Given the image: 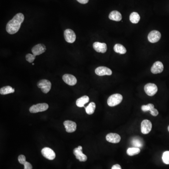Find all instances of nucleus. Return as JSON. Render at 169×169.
Here are the masks:
<instances>
[{"label":"nucleus","instance_id":"obj_15","mask_svg":"<svg viewBox=\"0 0 169 169\" xmlns=\"http://www.w3.org/2000/svg\"><path fill=\"white\" fill-rule=\"evenodd\" d=\"M164 65L162 62L157 61L155 62L151 68V72L153 74H158L161 73L164 70Z\"/></svg>","mask_w":169,"mask_h":169},{"label":"nucleus","instance_id":"obj_25","mask_svg":"<svg viewBox=\"0 0 169 169\" xmlns=\"http://www.w3.org/2000/svg\"><path fill=\"white\" fill-rule=\"evenodd\" d=\"M140 150L138 148H129L127 150V154L128 156H134L138 155L140 153Z\"/></svg>","mask_w":169,"mask_h":169},{"label":"nucleus","instance_id":"obj_6","mask_svg":"<svg viewBox=\"0 0 169 169\" xmlns=\"http://www.w3.org/2000/svg\"><path fill=\"white\" fill-rule=\"evenodd\" d=\"M64 37L65 41L70 43L75 42L76 38V36L74 31L70 29H67L64 31Z\"/></svg>","mask_w":169,"mask_h":169},{"label":"nucleus","instance_id":"obj_23","mask_svg":"<svg viewBox=\"0 0 169 169\" xmlns=\"http://www.w3.org/2000/svg\"><path fill=\"white\" fill-rule=\"evenodd\" d=\"M140 20V16L137 12H134L130 15V20L132 23L137 24Z\"/></svg>","mask_w":169,"mask_h":169},{"label":"nucleus","instance_id":"obj_29","mask_svg":"<svg viewBox=\"0 0 169 169\" xmlns=\"http://www.w3.org/2000/svg\"><path fill=\"white\" fill-rule=\"evenodd\" d=\"M18 160L19 162L22 165H24L25 162H26V156L24 155H21L19 156L18 157Z\"/></svg>","mask_w":169,"mask_h":169},{"label":"nucleus","instance_id":"obj_8","mask_svg":"<svg viewBox=\"0 0 169 169\" xmlns=\"http://www.w3.org/2000/svg\"><path fill=\"white\" fill-rule=\"evenodd\" d=\"M152 128V125L150 121L145 120L141 123V131L144 134H149Z\"/></svg>","mask_w":169,"mask_h":169},{"label":"nucleus","instance_id":"obj_14","mask_svg":"<svg viewBox=\"0 0 169 169\" xmlns=\"http://www.w3.org/2000/svg\"><path fill=\"white\" fill-rule=\"evenodd\" d=\"M46 50V48L45 46L41 44H38L34 46L32 49V54L36 56L42 54L45 52Z\"/></svg>","mask_w":169,"mask_h":169},{"label":"nucleus","instance_id":"obj_10","mask_svg":"<svg viewBox=\"0 0 169 169\" xmlns=\"http://www.w3.org/2000/svg\"><path fill=\"white\" fill-rule=\"evenodd\" d=\"M161 37V34L159 31L153 30L150 32L148 35V40L151 43H156L158 42Z\"/></svg>","mask_w":169,"mask_h":169},{"label":"nucleus","instance_id":"obj_22","mask_svg":"<svg viewBox=\"0 0 169 169\" xmlns=\"http://www.w3.org/2000/svg\"><path fill=\"white\" fill-rule=\"evenodd\" d=\"M14 92L15 89H13L10 86H4L0 89V94L2 95H5L7 94L13 93Z\"/></svg>","mask_w":169,"mask_h":169},{"label":"nucleus","instance_id":"obj_26","mask_svg":"<svg viewBox=\"0 0 169 169\" xmlns=\"http://www.w3.org/2000/svg\"><path fill=\"white\" fill-rule=\"evenodd\" d=\"M132 144L133 146H134L135 148H139L142 146V142L140 139L138 138H134L132 141Z\"/></svg>","mask_w":169,"mask_h":169},{"label":"nucleus","instance_id":"obj_33","mask_svg":"<svg viewBox=\"0 0 169 169\" xmlns=\"http://www.w3.org/2000/svg\"><path fill=\"white\" fill-rule=\"evenodd\" d=\"M168 131H169V126H168Z\"/></svg>","mask_w":169,"mask_h":169},{"label":"nucleus","instance_id":"obj_18","mask_svg":"<svg viewBox=\"0 0 169 169\" xmlns=\"http://www.w3.org/2000/svg\"><path fill=\"white\" fill-rule=\"evenodd\" d=\"M106 140L112 143H117L121 140V137L118 134L115 133H110L106 135Z\"/></svg>","mask_w":169,"mask_h":169},{"label":"nucleus","instance_id":"obj_30","mask_svg":"<svg viewBox=\"0 0 169 169\" xmlns=\"http://www.w3.org/2000/svg\"><path fill=\"white\" fill-rule=\"evenodd\" d=\"M24 169H32V166L30 162H26L24 164Z\"/></svg>","mask_w":169,"mask_h":169},{"label":"nucleus","instance_id":"obj_3","mask_svg":"<svg viewBox=\"0 0 169 169\" xmlns=\"http://www.w3.org/2000/svg\"><path fill=\"white\" fill-rule=\"evenodd\" d=\"M38 87L41 89L42 92L44 94H47L51 89V83L47 80H42L39 81L37 84Z\"/></svg>","mask_w":169,"mask_h":169},{"label":"nucleus","instance_id":"obj_32","mask_svg":"<svg viewBox=\"0 0 169 169\" xmlns=\"http://www.w3.org/2000/svg\"><path fill=\"white\" fill-rule=\"evenodd\" d=\"M80 4H86L89 2V0H77Z\"/></svg>","mask_w":169,"mask_h":169},{"label":"nucleus","instance_id":"obj_31","mask_svg":"<svg viewBox=\"0 0 169 169\" xmlns=\"http://www.w3.org/2000/svg\"><path fill=\"white\" fill-rule=\"evenodd\" d=\"M111 169H122V168L120 165L117 164V165H114L113 166Z\"/></svg>","mask_w":169,"mask_h":169},{"label":"nucleus","instance_id":"obj_12","mask_svg":"<svg viewBox=\"0 0 169 169\" xmlns=\"http://www.w3.org/2000/svg\"><path fill=\"white\" fill-rule=\"evenodd\" d=\"M63 80L65 83L71 86L75 85L77 82V80L76 77L71 74H64L63 76Z\"/></svg>","mask_w":169,"mask_h":169},{"label":"nucleus","instance_id":"obj_16","mask_svg":"<svg viewBox=\"0 0 169 169\" xmlns=\"http://www.w3.org/2000/svg\"><path fill=\"white\" fill-rule=\"evenodd\" d=\"M63 125L67 133H73L76 130L77 125L74 122L71 120H66L64 122Z\"/></svg>","mask_w":169,"mask_h":169},{"label":"nucleus","instance_id":"obj_1","mask_svg":"<svg viewBox=\"0 0 169 169\" xmlns=\"http://www.w3.org/2000/svg\"><path fill=\"white\" fill-rule=\"evenodd\" d=\"M24 19V15L22 13H19L15 15L7 24L6 31L7 32L10 34L17 33L20 29L21 24L23 22Z\"/></svg>","mask_w":169,"mask_h":169},{"label":"nucleus","instance_id":"obj_13","mask_svg":"<svg viewBox=\"0 0 169 169\" xmlns=\"http://www.w3.org/2000/svg\"><path fill=\"white\" fill-rule=\"evenodd\" d=\"M142 109L144 112L149 111L150 112V114H151L153 116H157L159 113L157 109L155 108L154 105L151 103H149L146 105H143L142 107Z\"/></svg>","mask_w":169,"mask_h":169},{"label":"nucleus","instance_id":"obj_4","mask_svg":"<svg viewBox=\"0 0 169 169\" xmlns=\"http://www.w3.org/2000/svg\"><path fill=\"white\" fill-rule=\"evenodd\" d=\"M49 108V105L46 103H39L32 105L29 108V111L32 113H36L39 112H43L46 111Z\"/></svg>","mask_w":169,"mask_h":169},{"label":"nucleus","instance_id":"obj_28","mask_svg":"<svg viewBox=\"0 0 169 169\" xmlns=\"http://www.w3.org/2000/svg\"><path fill=\"white\" fill-rule=\"evenodd\" d=\"M26 60L30 63H32L36 58V55L31 54H28L26 55Z\"/></svg>","mask_w":169,"mask_h":169},{"label":"nucleus","instance_id":"obj_2","mask_svg":"<svg viewBox=\"0 0 169 169\" xmlns=\"http://www.w3.org/2000/svg\"><path fill=\"white\" fill-rule=\"evenodd\" d=\"M123 100V96L120 94H113L109 96L107 100V103L110 107H114L120 104Z\"/></svg>","mask_w":169,"mask_h":169},{"label":"nucleus","instance_id":"obj_27","mask_svg":"<svg viewBox=\"0 0 169 169\" xmlns=\"http://www.w3.org/2000/svg\"><path fill=\"white\" fill-rule=\"evenodd\" d=\"M162 159L165 164L169 165V151H165L164 153Z\"/></svg>","mask_w":169,"mask_h":169},{"label":"nucleus","instance_id":"obj_7","mask_svg":"<svg viewBox=\"0 0 169 169\" xmlns=\"http://www.w3.org/2000/svg\"><path fill=\"white\" fill-rule=\"evenodd\" d=\"M73 152L76 159H78L80 162H86L87 160V156L86 155L83 154L81 146H80L75 148Z\"/></svg>","mask_w":169,"mask_h":169},{"label":"nucleus","instance_id":"obj_5","mask_svg":"<svg viewBox=\"0 0 169 169\" xmlns=\"http://www.w3.org/2000/svg\"><path fill=\"white\" fill-rule=\"evenodd\" d=\"M145 93L148 96H153L157 93L158 91L157 86L153 83H148L144 86Z\"/></svg>","mask_w":169,"mask_h":169},{"label":"nucleus","instance_id":"obj_34","mask_svg":"<svg viewBox=\"0 0 169 169\" xmlns=\"http://www.w3.org/2000/svg\"><path fill=\"white\" fill-rule=\"evenodd\" d=\"M32 65H34V63H32Z\"/></svg>","mask_w":169,"mask_h":169},{"label":"nucleus","instance_id":"obj_24","mask_svg":"<svg viewBox=\"0 0 169 169\" xmlns=\"http://www.w3.org/2000/svg\"><path fill=\"white\" fill-rule=\"evenodd\" d=\"M96 108V104L94 102L90 103L89 105L85 108L86 111V113L89 115H92L95 111Z\"/></svg>","mask_w":169,"mask_h":169},{"label":"nucleus","instance_id":"obj_20","mask_svg":"<svg viewBox=\"0 0 169 169\" xmlns=\"http://www.w3.org/2000/svg\"><path fill=\"white\" fill-rule=\"evenodd\" d=\"M89 96L86 95L82 96L77 100V106L79 107H85L84 105L87 103H89Z\"/></svg>","mask_w":169,"mask_h":169},{"label":"nucleus","instance_id":"obj_9","mask_svg":"<svg viewBox=\"0 0 169 169\" xmlns=\"http://www.w3.org/2000/svg\"><path fill=\"white\" fill-rule=\"evenodd\" d=\"M41 154L44 157L50 160H53L55 158V152L51 148L46 147L41 150Z\"/></svg>","mask_w":169,"mask_h":169},{"label":"nucleus","instance_id":"obj_21","mask_svg":"<svg viewBox=\"0 0 169 169\" xmlns=\"http://www.w3.org/2000/svg\"><path fill=\"white\" fill-rule=\"evenodd\" d=\"M114 50L115 52L120 54H125L126 52V49L125 46L120 44H117L114 46Z\"/></svg>","mask_w":169,"mask_h":169},{"label":"nucleus","instance_id":"obj_17","mask_svg":"<svg viewBox=\"0 0 169 169\" xmlns=\"http://www.w3.org/2000/svg\"><path fill=\"white\" fill-rule=\"evenodd\" d=\"M93 48L96 52L104 53L107 51V46L105 43L95 42L93 44Z\"/></svg>","mask_w":169,"mask_h":169},{"label":"nucleus","instance_id":"obj_11","mask_svg":"<svg viewBox=\"0 0 169 169\" xmlns=\"http://www.w3.org/2000/svg\"><path fill=\"white\" fill-rule=\"evenodd\" d=\"M95 73L96 75L103 76L104 75L110 76L112 74V72L110 69L104 66L98 67L95 69Z\"/></svg>","mask_w":169,"mask_h":169},{"label":"nucleus","instance_id":"obj_19","mask_svg":"<svg viewBox=\"0 0 169 169\" xmlns=\"http://www.w3.org/2000/svg\"><path fill=\"white\" fill-rule=\"evenodd\" d=\"M108 18L111 20L118 22L121 20L122 17L120 12L117 10H114L110 13Z\"/></svg>","mask_w":169,"mask_h":169}]
</instances>
